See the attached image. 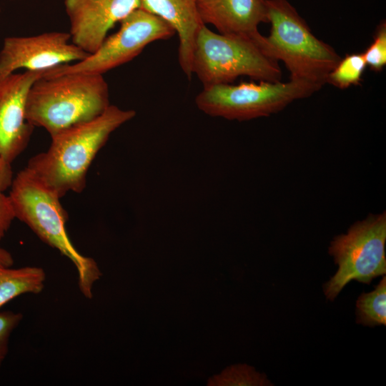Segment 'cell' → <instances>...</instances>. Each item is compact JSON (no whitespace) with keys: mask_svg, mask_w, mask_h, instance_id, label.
I'll list each match as a JSON object with an SVG mask.
<instances>
[{"mask_svg":"<svg viewBox=\"0 0 386 386\" xmlns=\"http://www.w3.org/2000/svg\"><path fill=\"white\" fill-rule=\"evenodd\" d=\"M135 115L134 110L110 104L98 117L51 136L48 150L31 157L26 168L61 198L69 192L81 193L98 152L113 132Z\"/></svg>","mask_w":386,"mask_h":386,"instance_id":"cell-1","label":"cell"},{"mask_svg":"<svg viewBox=\"0 0 386 386\" xmlns=\"http://www.w3.org/2000/svg\"><path fill=\"white\" fill-rule=\"evenodd\" d=\"M109 105L103 75L45 72L30 88L25 114L31 125L44 128L51 137L98 117Z\"/></svg>","mask_w":386,"mask_h":386,"instance_id":"cell-2","label":"cell"},{"mask_svg":"<svg viewBox=\"0 0 386 386\" xmlns=\"http://www.w3.org/2000/svg\"><path fill=\"white\" fill-rule=\"evenodd\" d=\"M9 196L15 217L74 264L79 288L91 299L94 284L102 274L94 259L82 255L71 242L66 229L68 214L61 197L26 167L14 178Z\"/></svg>","mask_w":386,"mask_h":386,"instance_id":"cell-3","label":"cell"},{"mask_svg":"<svg viewBox=\"0 0 386 386\" xmlns=\"http://www.w3.org/2000/svg\"><path fill=\"white\" fill-rule=\"evenodd\" d=\"M270 34L264 36L261 49L270 58L282 61L290 79L320 86L341 57L317 39L296 9L287 0H267Z\"/></svg>","mask_w":386,"mask_h":386,"instance_id":"cell-4","label":"cell"},{"mask_svg":"<svg viewBox=\"0 0 386 386\" xmlns=\"http://www.w3.org/2000/svg\"><path fill=\"white\" fill-rule=\"evenodd\" d=\"M192 74L203 87L231 84L240 76L276 82L282 78L278 61L249 39L199 29L192 56Z\"/></svg>","mask_w":386,"mask_h":386,"instance_id":"cell-5","label":"cell"},{"mask_svg":"<svg viewBox=\"0 0 386 386\" xmlns=\"http://www.w3.org/2000/svg\"><path fill=\"white\" fill-rule=\"evenodd\" d=\"M320 89L317 85L292 79L287 82L222 84L203 87L195 98V104L207 115L244 121L269 116Z\"/></svg>","mask_w":386,"mask_h":386,"instance_id":"cell-6","label":"cell"},{"mask_svg":"<svg viewBox=\"0 0 386 386\" xmlns=\"http://www.w3.org/2000/svg\"><path fill=\"white\" fill-rule=\"evenodd\" d=\"M386 215L370 216L354 224L346 234L334 238L329 253L338 268L323 285L327 300L333 301L352 280L370 284L386 274Z\"/></svg>","mask_w":386,"mask_h":386,"instance_id":"cell-7","label":"cell"},{"mask_svg":"<svg viewBox=\"0 0 386 386\" xmlns=\"http://www.w3.org/2000/svg\"><path fill=\"white\" fill-rule=\"evenodd\" d=\"M119 23V30L107 36L101 46L85 59L57 66L46 73L82 72L103 75L132 61L150 43L169 39L176 34L164 21L140 8Z\"/></svg>","mask_w":386,"mask_h":386,"instance_id":"cell-8","label":"cell"},{"mask_svg":"<svg viewBox=\"0 0 386 386\" xmlns=\"http://www.w3.org/2000/svg\"><path fill=\"white\" fill-rule=\"evenodd\" d=\"M89 54L71 41L69 32L51 31L29 36H9L0 51V75L18 69L45 71L77 62Z\"/></svg>","mask_w":386,"mask_h":386,"instance_id":"cell-9","label":"cell"},{"mask_svg":"<svg viewBox=\"0 0 386 386\" xmlns=\"http://www.w3.org/2000/svg\"><path fill=\"white\" fill-rule=\"evenodd\" d=\"M45 71L0 75V156L12 163L26 148L34 127L26 119L30 88Z\"/></svg>","mask_w":386,"mask_h":386,"instance_id":"cell-10","label":"cell"},{"mask_svg":"<svg viewBox=\"0 0 386 386\" xmlns=\"http://www.w3.org/2000/svg\"><path fill=\"white\" fill-rule=\"evenodd\" d=\"M71 41L87 54L94 52L109 31L133 11L139 0H64Z\"/></svg>","mask_w":386,"mask_h":386,"instance_id":"cell-11","label":"cell"},{"mask_svg":"<svg viewBox=\"0 0 386 386\" xmlns=\"http://www.w3.org/2000/svg\"><path fill=\"white\" fill-rule=\"evenodd\" d=\"M199 17L218 33L254 41L259 46L263 39L258 31L267 22V0H197Z\"/></svg>","mask_w":386,"mask_h":386,"instance_id":"cell-12","label":"cell"},{"mask_svg":"<svg viewBox=\"0 0 386 386\" xmlns=\"http://www.w3.org/2000/svg\"><path fill=\"white\" fill-rule=\"evenodd\" d=\"M140 9L171 26L179 37L178 59L188 79L192 76V56L195 41L202 23L197 0H139Z\"/></svg>","mask_w":386,"mask_h":386,"instance_id":"cell-13","label":"cell"},{"mask_svg":"<svg viewBox=\"0 0 386 386\" xmlns=\"http://www.w3.org/2000/svg\"><path fill=\"white\" fill-rule=\"evenodd\" d=\"M46 272L36 266L0 269V308L24 294H39L44 288Z\"/></svg>","mask_w":386,"mask_h":386,"instance_id":"cell-14","label":"cell"},{"mask_svg":"<svg viewBox=\"0 0 386 386\" xmlns=\"http://www.w3.org/2000/svg\"><path fill=\"white\" fill-rule=\"evenodd\" d=\"M356 322L364 326L386 325V277L384 276L375 289L362 293L356 302Z\"/></svg>","mask_w":386,"mask_h":386,"instance_id":"cell-15","label":"cell"},{"mask_svg":"<svg viewBox=\"0 0 386 386\" xmlns=\"http://www.w3.org/2000/svg\"><path fill=\"white\" fill-rule=\"evenodd\" d=\"M366 66L362 53L347 54L329 73L326 83L340 89L357 85L361 82Z\"/></svg>","mask_w":386,"mask_h":386,"instance_id":"cell-16","label":"cell"},{"mask_svg":"<svg viewBox=\"0 0 386 386\" xmlns=\"http://www.w3.org/2000/svg\"><path fill=\"white\" fill-rule=\"evenodd\" d=\"M207 385L244 386L272 385L264 374L255 371L247 365H235L224 369L220 374L210 377Z\"/></svg>","mask_w":386,"mask_h":386,"instance_id":"cell-17","label":"cell"},{"mask_svg":"<svg viewBox=\"0 0 386 386\" xmlns=\"http://www.w3.org/2000/svg\"><path fill=\"white\" fill-rule=\"evenodd\" d=\"M11 164L0 156V241L16 218L10 197L5 194L14 179Z\"/></svg>","mask_w":386,"mask_h":386,"instance_id":"cell-18","label":"cell"},{"mask_svg":"<svg viewBox=\"0 0 386 386\" xmlns=\"http://www.w3.org/2000/svg\"><path fill=\"white\" fill-rule=\"evenodd\" d=\"M367 66L375 72H380L386 65V21L377 26L372 43L362 53Z\"/></svg>","mask_w":386,"mask_h":386,"instance_id":"cell-19","label":"cell"},{"mask_svg":"<svg viewBox=\"0 0 386 386\" xmlns=\"http://www.w3.org/2000/svg\"><path fill=\"white\" fill-rule=\"evenodd\" d=\"M23 318L20 312L4 311L0 312V366L9 352L10 336Z\"/></svg>","mask_w":386,"mask_h":386,"instance_id":"cell-20","label":"cell"},{"mask_svg":"<svg viewBox=\"0 0 386 386\" xmlns=\"http://www.w3.org/2000/svg\"><path fill=\"white\" fill-rule=\"evenodd\" d=\"M14 264V259L11 254L6 249L0 247V269L10 267Z\"/></svg>","mask_w":386,"mask_h":386,"instance_id":"cell-21","label":"cell"}]
</instances>
